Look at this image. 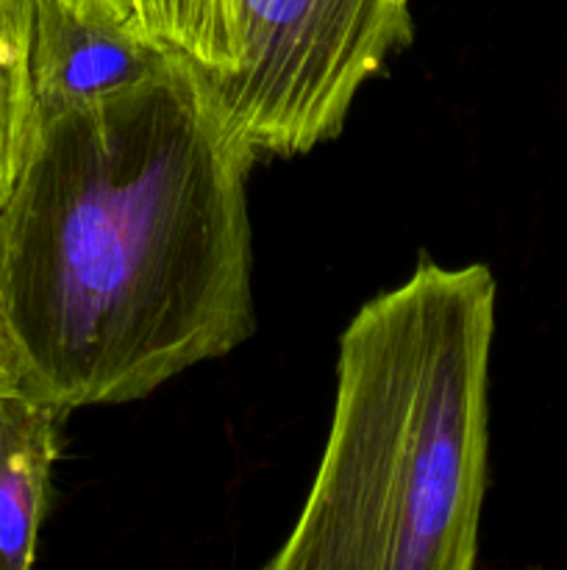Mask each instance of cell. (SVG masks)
<instances>
[{
  "label": "cell",
  "instance_id": "6da1fadb",
  "mask_svg": "<svg viewBox=\"0 0 567 570\" xmlns=\"http://www.w3.org/2000/svg\"><path fill=\"white\" fill-rule=\"evenodd\" d=\"M253 165L189 61L37 120L0 206L22 390L126 404L245 343Z\"/></svg>",
  "mask_w": 567,
  "mask_h": 570
},
{
  "label": "cell",
  "instance_id": "7a4b0ae2",
  "mask_svg": "<svg viewBox=\"0 0 567 570\" xmlns=\"http://www.w3.org/2000/svg\"><path fill=\"white\" fill-rule=\"evenodd\" d=\"M495 278L422 259L339 340L337 401L270 570H472L489 449Z\"/></svg>",
  "mask_w": 567,
  "mask_h": 570
},
{
  "label": "cell",
  "instance_id": "3957f363",
  "mask_svg": "<svg viewBox=\"0 0 567 570\" xmlns=\"http://www.w3.org/2000/svg\"><path fill=\"white\" fill-rule=\"evenodd\" d=\"M233 70L198 72L256 159L337 137L361 83L411 39L406 0H233Z\"/></svg>",
  "mask_w": 567,
  "mask_h": 570
},
{
  "label": "cell",
  "instance_id": "277c9868",
  "mask_svg": "<svg viewBox=\"0 0 567 570\" xmlns=\"http://www.w3.org/2000/svg\"><path fill=\"white\" fill-rule=\"evenodd\" d=\"M178 56L70 0H31V87L37 120L131 87Z\"/></svg>",
  "mask_w": 567,
  "mask_h": 570
},
{
  "label": "cell",
  "instance_id": "5b68a950",
  "mask_svg": "<svg viewBox=\"0 0 567 570\" xmlns=\"http://www.w3.org/2000/svg\"><path fill=\"white\" fill-rule=\"evenodd\" d=\"M64 415L26 390L0 393V570H28L37 560Z\"/></svg>",
  "mask_w": 567,
  "mask_h": 570
},
{
  "label": "cell",
  "instance_id": "8992f818",
  "mask_svg": "<svg viewBox=\"0 0 567 570\" xmlns=\"http://www.w3.org/2000/svg\"><path fill=\"white\" fill-rule=\"evenodd\" d=\"M103 20L150 39L203 76L237 65L233 0H70Z\"/></svg>",
  "mask_w": 567,
  "mask_h": 570
},
{
  "label": "cell",
  "instance_id": "52a82bcc",
  "mask_svg": "<svg viewBox=\"0 0 567 570\" xmlns=\"http://www.w3.org/2000/svg\"><path fill=\"white\" fill-rule=\"evenodd\" d=\"M37 131L31 87V0H0V206Z\"/></svg>",
  "mask_w": 567,
  "mask_h": 570
},
{
  "label": "cell",
  "instance_id": "ba28073f",
  "mask_svg": "<svg viewBox=\"0 0 567 570\" xmlns=\"http://www.w3.org/2000/svg\"><path fill=\"white\" fill-rule=\"evenodd\" d=\"M6 390H22V379L9 332H6L3 317H0V393H6Z\"/></svg>",
  "mask_w": 567,
  "mask_h": 570
}]
</instances>
